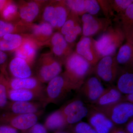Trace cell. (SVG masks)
<instances>
[{"label":"cell","mask_w":133,"mask_h":133,"mask_svg":"<svg viewBox=\"0 0 133 133\" xmlns=\"http://www.w3.org/2000/svg\"><path fill=\"white\" fill-rule=\"evenodd\" d=\"M0 133H17V131L11 126L0 123Z\"/></svg>","instance_id":"obj_41"},{"label":"cell","mask_w":133,"mask_h":133,"mask_svg":"<svg viewBox=\"0 0 133 133\" xmlns=\"http://www.w3.org/2000/svg\"><path fill=\"white\" fill-rule=\"evenodd\" d=\"M65 133V132H58V133Z\"/></svg>","instance_id":"obj_47"},{"label":"cell","mask_w":133,"mask_h":133,"mask_svg":"<svg viewBox=\"0 0 133 133\" xmlns=\"http://www.w3.org/2000/svg\"><path fill=\"white\" fill-rule=\"evenodd\" d=\"M44 108L41 101H9L5 110L15 114H40Z\"/></svg>","instance_id":"obj_10"},{"label":"cell","mask_w":133,"mask_h":133,"mask_svg":"<svg viewBox=\"0 0 133 133\" xmlns=\"http://www.w3.org/2000/svg\"><path fill=\"white\" fill-rule=\"evenodd\" d=\"M121 93L116 88H110L105 89L104 91L95 102L99 108L110 106L121 102Z\"/></svg>","instance_id":"obj_21"},{"label":"cell","mask_w":133,"mask_h":133,"mask_svg":"<svg viewBox=\"0 0 133 133\" xmlns=\"http://www.w3.org/2000/svg\"><path fill=\"white\" fill-rule=\"evenodd\" d=\"M125 36L120 26H110L97 40L95 46L101 58L113 56L125 41Z\"/></svg>","instance_id":"obj_2"},{"label":"cell","mask_w":133,"mask_h":133,"mask_svg":"<svg viewBox=\"0 0 133 133\" xmlns=\"http://www.w3.org/2000/svg\"><path fill=\"white\" fill-rule=\"evenodd\" d=\"M112 10L115 15L119 18L125 11L133 3L132 0H113L109 1Z\"/></svg>","instance_id":"obj_32"},{"label":"cell","mask_w":133,"mask_h":133,"mask_svg":"<svg viewBox=\"0 0 133 133\" xmlns=\"http://www.w3.org/2000/svg\"><path fill=\"white\" fill-rule=\"evenodd\" d=\"M55 5L57 20L56 29L59 30L66 21L71 10L65 4L64 1H56Z\"/></svg>","instance_id":"obj_28"},{"label":"cell","mask_w":133,"mask_h":133,"mask_svg":"<svg viewBox=\"0 0 133 133\" xmlns=\"http://www.w3.org/2000/svg\"><path fill=\"white\" fill-rule=\"evenodd\" d=\"M65 116L61 109L53 112L45 119L44 126L50 130H55L64 127L67 125Z\"/></svg>","instance_id":"obj_26"},{"label":"cell","mask_w":133,"mask_h":133,"mask_svg":"<svg viewBox=\"0 0 133 133\" xmlns=\"http://www.w3.org/2000/svg\"><path fill=\"white\" fill-rule=\"evenodd\" d=\"M85 9L87 14L94 15L97 14L100 10L97 1L85 0Z\"/></svg>","instance_id":"obj_37"},{"label":"cell","mask_w":133,"mask_h":133,"mask_svg":"<svg viewBox=\"0 0 133 133\" xmlns=\"http://www.w3.org/2000/svg\"><path fill=\"white\" fill-rule=\"evenodd\" d=\"M63 63L51 52L43 54L38 60L36 77L42 83L49 82L61 74Z\"/></svg>","instance_id":"obj_4"},{"label":"cell","mask_w":133,"mask_h":133,"mask_svg":"<svg viewBox=\"0 0 133 133\" xmlns=\"http://www.w3.org/2000/svg\"><path fill=\"white\" fill-rule=\"evenodd\" d=\"M10 1L8 0H0V13Z\"/></svg>","instance_id":"obj_43"},{"label":"cell","mask_w":133,"mask_h":133,"mask_svg":"<svg viewBox=\"0 0 133 133\" xmlns=\"http://www.w3.org/2000/svg\"><path fill=\"white\" fill-rule=\"evenodd\" d=\"M81 16L83 36L91 37L102 31L104 32L112 25L111 19L98 18L88 14Z\"/></svg>","instance_id":"obj_7"},{"label":"cell","mask_w":133,"mask_h":133,"mask_svg":"<svg viewBox=\"0 0 133 133\" xmlns=\"http://www.w3.org/2000/svg\"><path fill=\"white\" fill-rule=\"evenodd\" d=\"M126 100L127 102L133 104V93L127 94L126 97Z\"/></svg>","instance_id":"obj_45"},{"label":"cell","mask_w":133,"mask_h":133,"mask_svg":"<svg viewBox=\"0 0 133 133\" xmlns=\"http://www.w3.org/2000/svg\"><path fill=\"white\" fill-rule=\"evenodd\" d=\"M1 70H0V75H1Z\"/></svg>","instance_id":"obj_48"},{"label":"cell","mask_w":133,"mask_h":133,"mask_svg":"<svg viewBox=\"0 0 133 133\" xmlns=\"http://www.w3.org/2000/svg\"><path fill=\"white\" fill-rule=\"evenodd\" d=\"M75 51L92 66L96 65L102 58L96 49L95 39L91 37L83 36L76 45Z\"/></svg>","instance_id":"obj_9"},{"label":"cell","mask_w":133,"mask_h":133,"mask_svg":"<svg viewBox=\"0 0 133 133\" xmlns=\"http://www.w3.org/2000/svg\"><path fill=\"white\" fill-rule=\"evenodd\" d=\"M97 110L117 124H124L133 115V104L127 102H119L107 107L98 108Z\"/></svg>","instance_id":"obj_5"},{"label":"cell","mask_w":133,"mask_h":133,"mask_svg":"<svg viewBox=\"0 0 133 133\" xmlns=\"http://www.w3.org/2000/svg\"><path fill=\"white\" fill-rule=\"evenodd\" d=\"M8 58V55L5 52L0 50V67L1 69L6 66Z\"/></svg>","instance_id":"obj_42"},{"label":"cell","mask_w":133,"mask_h":133,"mask_svg":"<svg viewBox=\"0 0 133 133\" xmlns=\"http://www.w3.org/2000/svg\"><path fill=\"white\" fill-rule=\"evenodd\" d=\"M55 1H56L51 2L45 6L43 10V14L44 22L49 23L54 29H56L57 26Z\"/></svg>","instance_id":"obj_30"},{"label":"cell","mask_w":133,"mask_h":133,"mask_svg":"<svg viewBox=\"0 0 133 133\" xmlns=\"http://www.w3.org/2000/svg\"><path fill=\"white\" fill-rule=\"evenodd\" d=\"M30 128V133H47V129L41 124L37 123Z\"/></svg>","instance_id":"obj_40"},{"label":"cell","mask_w":133,"mask_h":133,"mask_svg":"<svg viewBox=\"0 0 133 133\" xmlns=\"http://www.w3.org/2000/svg\"><path fill=\"white\" fill-rule=\"evenodd\" d=\"M75 90H77L76 87L63 73L60 74L48 82L41 102L45 108L50 103L57 101L67 93Z\"/></svg>","instance_id":"obj_3"},{"label":"cell","mask_w":133,"mask_h":133,"mask_svg":"<svg viewBox=\"0 0 133 133\" xmlns=\"http://www.w3.org/2000/svg\"><path fill=\"white\" fill-rule=\"evenodd\" d=\"M41 46L28 35L22 45L15 51V57L24 59L31 65L35 61L37 50Z\"/></svg>","instance_id":"obj_12"},{"label":"cell","mask_w":133,"mask_h":133,"mask_svg":"<svg viewBox=\"0 0 133 133\" xmlns=\"http://www.w3.org/2000/svg\"><path fill=\"white\" fill-rule=\"evenodd\" d=\"M28 35L19 33L5 35L0 38V50L4 52L15 51L22 45Z\"/></svg>","instance_id":"obj_20"},{"label":"cell","mask_w":133,"mask_h":133,"mask_svg":"<svg viewBox=\"0 0 133 133\" xmlns=\"http://www.w3.org/2000/svg\"><path fill=\"white\" fill-rule=\"evenodd\" d=\"M38 114H15L8 112L0 113V123L11 126L16 129L25 130L36 124Z\"/></svg>","instance_id":"obj_6"},{"label":"cell","mask_w":133,"mask_h":133,"mask_svg":"<svg viewBox=\"0 0 133 133\" xmlns=\"http://www.w3.org/2000/svg\"><path fill=\"white\" fill-rule=\"evenodd\" d=\"M115 57L118 64H132L133 41H126L125 43L119 48Z\"/></svg>","instance_id":"obj_25"},{"label":"cell","mask_w":133,"mask_h":133,"mask_svg":"<svg viewBox=\"0 0 133 133\" xmlns=\"http://www.w3.org/2000/svg\"><path fill=\"white\" fill-rule=\"evenodd\" d=\"M82 33V28L81 24L77 25L69 31L64 36L65 39L69 44H72L76 40L78 36Z\"/></svg>","instance_id":"obj_36"},{"label":"cell","mask_w":133,"mask_h":133,"mask_svg":"<svg viewBox=\"0 0 133 133\" xmlns=\"http://www.w3.org/2000/svg\"><path fill=\"white\" fill-rule=\"evenodd\" d=\"M75 133H97L89 124L81 122L77 124L74 128Z\"/></svg>","instance_id":"obj_39"},{"label":"cell","mask_w":133,"mask_h":133,"mask_svg":"<svg viewBox=\"0 0 133 133\" xmlns=\"http://www.w3.org/2000/svg\"><path fill=\"white\" fill-rule=\"evenodd\" d=\"M122 29L126 41H133V3L128 7L124 14L120 17Z\"/></svg>","instance_id":"obj_22"},{"label":"cell","mask_w":133,"mask_h":133,"mask_svg":"<svg viewBox=\"0 0 133 133\" xmlns=\"http://www.w3.org/2000/svg\"><path fill=\"white\" fill-rule=\"evenodd\" d=\"M81 20L79 16L76 13L71 11L67 17L66 21L60 29V33L63 36L65 35L72 29L77 25H80Z\"/></svg>","instance_id":"obj_31"},{"label":"cell","mask_w":133,"mask_h":133,"mask_svg":"<svg viewBox=\"0 0 133 133\" xmlns=\"http://www.w3.org/2000/svg\"><path fill=\"white\" fill-rule=\"evenodd\" d=\"M53 29L50 23L45 22L38 24H32L31 28L32 33L30 35L42 46L46 45L54 33Z\"/></svg>","instance_id":"obj_16"},{"label":"cell","mask_w":133,"mask_h":133,"mask_svg":"<svg viewBox=\"0 0 133 133\" xmlns=\"http://www.w3.org/2000/svg\"><path fill=\"white\" fill-rule=\"evenodd\" d=\"M84 105V103L81 100L76 99L70 102L60 109L65 117Z\"/></svg>","instance_id":"obj_35"},{"label":"cell","mask_w":133,"mask_h":133,"mask_svg":"<svg viewBox=\"0 0 133 133\" xmlns=\"http://www.w3.org/2000/svg\"><path fill=\"white\" fill-rule=\"evenodd\" d=\"M112 133H126L124 131H121L120 130H115L112 132Z\"/></svg>","instance_id":"obj_46"},{"label":"cell","mask_w":133,"mask_h":133,"mask_svg":"<svg viewBox=\"0 0 133 133\" xmlns=\"http://www.w3.org/2000/svg\"><path fill=\"white\" fill-rule=\"evenodd\" d=\"M65 3L71 11L76 13L79 16H82L87 13L85 0H67Z\"/></svg>","instance_id":"obj_33"},{"label":"cell","mask_w":133,"mask_h":133,"mask_svg":"<svg viewBox=\"0 0 133 133\" xmlns=\"http://www.w3.org/2000/svg\"><path fill=\"white\" fill-rule=\"evenodd\" d=\"M18 17V5L11 1L0 13V19L8 22H12Z\"/></svg>","instance_id":"obj_29"},{"label":"cell","mask_w":133,"mask_h":133,"mask_svg":"<svg viewBox=\"0 0 133 133\" xmlns=\"http://www.w3.org/2000/svg\"><path fill=\"white\" fill-rule=\"evenodd\" d=\"M44 91L31 90L25 89H9L8 98L10 101H33L42 102Z\"/></svg>","instance_id":"obj_15"},{"label":"cell","mask_w":133,"mask_h":133,"mask_svg":"<svg viewBox=\"0 0 133 133\" xmlns=\"http://www.w3.org/2000/svg\"><path fill=\"white\" fill-rule=\"evenodd\" d=\"M117 89L126 94L133 93V74L125 72L119 77L117 82Z\"/></svg>","instance_id":"obj_27"},{"label":"cell","mask_w":133,"mask_h":133,"mask_svg":"<svg viewBox=\"0 0 133 133\" xmlns=\"http://www.w3.org/2000/svg\"><path fill=\"white\" fill-rule=\"evenodd\" d=\"M65 71L63 74L77 89H79L90 72L92 66L76 51H73L64 59Z\"/></svg>","instance_id":"obj_1"},{"label":"cell","mask_w":133,"mask_h":133,"mask_svg":"<svg viewBox=\"0 0 133 133\" xmlns=\"http://www.w3.org/2000/svg\"><path fill=\"white\" fill-rule=\"evenodd\" d=\"M88 113V109L84 105L79 108L68 116H65L67 124H73L80 121L85 117Z\"/></svg>","instance_id":"obj_34"},{"label":"cell","mask_w":133,"mask_h":133,"mask_svg":"<svg viewBox=\"0 0 133 133\" xmlns=\"http://www.w3.org/2000/svg\"><path fill=\"white\" fill-rule=\"evenodd\" d=\"M31 66L24 59L15 57L10 62L9 69L13 78H26L32 76Z\"/></svg>","instance_id":"obj_18"},{"label":"cell","mask_w":133,"mask_h":133,"mask_svg":"<svg viewBox=\"0 0 133 133\" xmlns=\"http://www.w3.org/2000/svg\"><path fill=\"white\" fill-rule=\"evenodd\" d=\"M42 84L36 77L32 76L24 78H9V85L10 89L44 91L45 88Z\"/></svg>","instance_id":"obj_17"},{"label":"cell","mask_w":133,"mask_h":133,"mask_svg":"<svg viewBox=\"0 0 133 133\" xmlns=\"http://www.w3.org/2000/svg\"><path fill=\"white\" fill-rule=\"evenodd\" d=\"M46 45L50 46L51 52L56 57L63 59V62L73 52L71 47L59 32L53 33Z\"/></svg>","instance_id":"obj_11"},{"label":"cell","mask_w":133,"mask_h":133,"mask_svg":"<svg viewBox=\"0 0 133 133\" xmlns=\"http://www.w3.org/2000/svg\"><path fill=\"white\" fill-rule=\"evenodd\" d=\"M89 121L97 133H109L114 127L113 122L105 115L97 110L90 115Z\"/></svg>","instance_id":"obj_19"},{"label":"cell","mask_w":133,"mask_h":133,"mask_svg":"<svg viewBox=\"0 0 133 133\" xmlns=\"http://www.w3.org/2000/svg\"><path fill=\"white\" fill-rule=\"evenodd\" d=\"M95 65V72L100 78L109 83H111L115 80L119 70V64L115 57H104Z\"/></svg>","instance_id":"obj_8"},{"label":"cell","mask_w":133,"mask_h":133,"mask_svg":"<svg viewBox=\"0 0 133 133\" xmlns=\"http://www.w3.org/2000/svg\"><path fill=\"white\" fill-rule=\"evenodd\" d=\"M42 2L32 1L25 2L19 7V17L22 22L26 24H31L38 16L41 10Z\"/></svg>","instance_id":"obj_14"},{"label":"cell","mask_w":133,"mask_h":133,"mask_svg":"<svg viewBox=\"0 0 133 133\" xmlns=\"http://www.w3.org/2000/svg\"><path fill=\"white\" fill-rule=\"evenodd\" d=\"M127 130L129 133H133V121L132 119L127 125Z\"/></svg>","instance_id":"obj_44"},{"label":"cell","mask_w":133,"mask_h":133,"mask_svg":"<svg viewBox=\"0 0 133 133\" xmlns=\"http://www.w3.org/2000/svg\"><path fill=\"white\" fill-rule=\"evenodd\" d=\"M80 88L85 96L94 102L98 100L105 90L101 82L95 77L87 79Z\"/></svg>","instance_id":"obj_13"},{"label":"cell","mask_w":133,"mask_h":133,"mask_svg":"<svg viewBox=\"0 0 133 133\" xmlns=\"http://www.w3.org/2000/svg\"><path fill=\"white\" fill-rule=\"evenodd\" d=\"M31 24H26L19 21L8 22L0 19V38L7 34L24 32L31 29Z\"/></svg>","instance_id":"obj_24"},{"label":"cell","mask_w":133,"mask_h":133,"mask_svg":"<svg viewBox=\"0 0 133 133\" xmlns=\"http://www.w3.org/2000/svg\"><path fill=\"white\" fill-rule=\"evenodd\" d=\"M99 4L100 9H102L103 13L105 16V18L111 19L112 17L115 16L112 10L109 1H97Z\"/></svg>","instance_id":"obj_38"},{"label":"cell","mask_w":133,"mask_h":133,"mask_svg":"<svg viewBox=\"0 0 133 133\" xmlns=\"http://www.w3.org/2000/svg\"><path fill=\"white\" fill-rule=\"evenodd\" d=\"M0 75V113L5 110L9 102L8 91L9 89V78L6 71V65L1 69Z\"/></svg>","instance_id":"obj_23"}]
</instances>
